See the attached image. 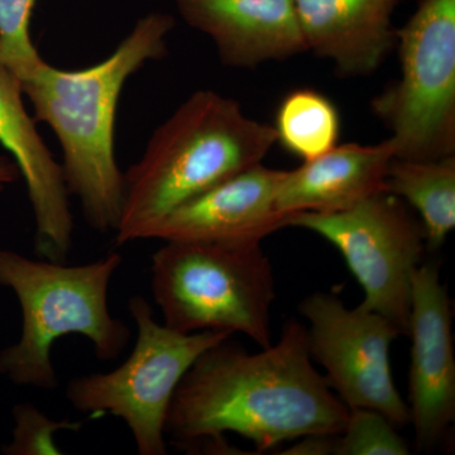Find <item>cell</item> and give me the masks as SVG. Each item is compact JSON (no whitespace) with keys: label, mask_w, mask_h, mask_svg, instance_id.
<instances>
[{"label":"cell","mask_w":455,"mask_h":455,"mask_svg":"<svg viewBox=\"0 0 455 455\" xmlns=\"http://www.w3.org/2000/svg\"><path fill=\"white\" fill-rule=\"evenodd\" d=\"M348 415L314 367L307 329L291 320L259 353L230 338L205 350L173 394L164 433L187 451L235 433L260 453L310 434L339 435Z\"/></svg>","instance_id":"6da1fadb"},{"label":"cell","mask_w":455,"mask_h":455,"mask_svg":"<svg viewBox=\"0 0 455 455\" xmlns=\"http://www.w3.org/2000/svg\"><path fill=\"white\" fill-rule=\"evenodd\" d=\"M172 16L161 12L137 20L104 61L84 70H60L46 61L20 82L37 121L55 132L64 156L66 187L99 233L116 232L124 173L116 158V108L125 83L149 61L167 55Z\"/></svg>","instance_id":"7a4b0ae2"},{"label":"cell","mask_w":455,"mask_h":455,"mask_svg":"<svg viewBox=\"0 0 455 455\" xmlns=\"http://www.w3.org/2000/svg\"><path fill=\"white\" fill-rule=\"evenodd\" d=\"M276 143L271 125L248 118L233 99L199 90L158 125L124 173L116 245L147 239L166 215L262 163Z\"/></svg>","instance_id":"3957f363"},{"label":"cell","mask_w":455,"mask_h":455,"mask_svg":"<svg viewBox=\"0 0 455 455\" xmlns=\"http://www.w3.org/2000/svg\"><path fill=\"white\" fill-rule=\"evenodd\" d=\"M122 263L118 252L68 266L0 248V286L16 295L22 313L20 339L0 350V374L13 385L55 391L51 349L68 334L85 337L99 361L118 358L131 331L110 314L108 292Z\"/></svg>","instance_id":"277c9868"},{"label":"cell","mask_w":455,"mask_h":455,"mask_svg":"<svg viewBox=\"0 0 455 455\" xmlns=\"http://www.w3.org/2000/svg\"><path fill=\"white\" fill-rule=\"evenodd\" d=\"M262 241L164 242L151 259L164 324L180 333H241L271 346L274 269Z\"/></svg>","instance_id":"5b68a950"},{"label":"cell","mask_w":455,"mask_h":455,"mask_svg":"<svg viewBox=\"0 0 455 455\" xmlns=\"http://www.w3.org/2000/svg\"><path fill=\"white\" fill-rule=\"evenodd\" d=\"M136 346L116 370L76 377L66 398L92 418L113 415L127 424L140 455H166L167 414L176 388L205 350L229 339L226 331L185 334L161 324L145 298L132 296Z\"/></svg>","instance_id":"8992f818"},{"label":"cell","mask_w":455,"mask_h":455,"mask_svg":"<svg viewBox=\"0 0 455 455\" xmlns=\"http://www.w3.org/2000/svg\"><path fill=\"white\" fill-rule=\"evenodd\" d=\"M401 77L372 100L392 132L395 157L438 160L455 152V0H420L397 31Z\"/></svg>","instance_id":"52a82bcc"},{"label":"cell","mask_w":455,"mask_h":455,"mask_svg":"<svg viewBox=\"0 0 455 455\" xmlns=\"http://www.w3.org/2000/svg\"><path fill=\"white\" fill-rule=\"evenodd\" d=\"M284 227L310 230L333 244L363 289L362 305L407 335L412 275L423 263L427 241L403 200L381 191L346 211L296 212Z\"/></svg>","instance_id":"ba28073f"},{"label":"cell","mask_w":455,"mask_h":455,"mask_svg":"<svg viewBox=\"0 0 455 455\" xmlns=\"http://www.w3.org/2000/svg\"><path fill=\"white\" fill-rule=\"evenodd\" d=\"M299 311L310 324L311 359L324 368L326 383L347 407L374 410L396 427L409 424V405L395 386L390 359L391 344L403 331L362 304L348 309L334 293H311Z\"/></svg>","instance_id":"9c48e42d"},{"label":"cell","mask_w":455,"mask_h":455,"mask_svg":"<svg viewBox=\"0 0 455 455\" xmlns=\"http://www.w3.org/2000/svg\"><path fill=\"white\" fill-rule=\"evenodd\" d=\"M451 299L435 263L412 275L409 331L410 423L421 451L435 447L455 419V357Z\"/></svg>","instance_id":"30bf717a"},{"label":"cell","mask_w":455,"mask_h":455,"mask_svg":"<svg viewBox=\"0 0 455 455\" xmlns=\"http://www.w3.org/2000/svg\"><path fill=\"white\" fill-rule=\"evenodd\" d=\"M20 80L0 62V143L25 179L36 223L38 259L66 262L73 247L74 218L62 166L27 113Z\"/></svg>","instance_id":"8fae6325"},{"label":"cell","mask_w":455,"mask_h":455,"mask_svg":"<svg viewBox=\"0 0 455 455\" xmlns=\"http://www.w3.org/2000/svg\"><path fill=\"white\" fill-rule=\"evenodd\" d=\"M283 171L262 164L226 180L170 212L147 239L164 242L263 241L284 227L277 209Z\"/></svg>","instance_id":"7c38bea8"},{"label":"cell","mask_w":455,"mask_h":455,"mask_svg":"<svg viewBox=\"0 0 455 455\" xmlns=\"http://www.w3.org/2000/svg\"><path fill=\"white\" fill-rule=\"evenodd\" d=\"M188 26L205 33L221 62L256 68L307 52L293 0H172Z\"/></svg>","instance_id":"4fadbf2b"},{"label":"cell","mask_w":455,"mask_h":455,"mask_svg":"<svg viewBox=\"0 0 455 455\" xmlns=\"http://www.w3.org/2000/svg\"><path fill=\"white\" fill-rule=\"evenodd\" d=\"M398 0H293L307 50L334 62L340 76H364L397 42Z\"/></svg>","instance_id":"5bb4252c"},{"label":"cell","mask_w":455,"mask_h":455,"mask_svg":"<svg viewBox=\"0 0 455 455\" xmlns=\"http://www.w3.org/2000/svg\"><path fill=\"white\" fill-rule=\"evenodd\" d=\"M395 158L391 139L377 145L346 143L283 171L277 209L284 217L296 212H335L352 208L385 191L386 175Z\"/></svg>","instance_id":"9a60e30c"},{"label":"cell","mask_w":455,"mask_h":455,"mask_svg":"<svg viewBox=\"0 0 455 455\" xmlns=\"http://www.w3.org/2000/svg\"><path fill=\"white\" fill-rule=\"evenodd\" d=\"M385 191L419 212L427 251H439L455 227V156L423 161L395 157Z\"/></svg>","instance_id":"2e32d148"},{"label":"cell","mask_w":455,"mask_h":455,"mask_svg":"<svg viewBox=\"0 0 455 455\" xmlns=\"http://www.w3.org/2000/svg\"><path fill=\"white\" fill-rule=\"evenodd\" d=\"M276 142L287 154L310 161L338 145L341 119L337 106L313 89L287 92L275 116Z\"/></svg>","instance_id":"e0dca14e"},{"label":"cell","mask_w":455,"mask_h":455,"mask_svg":"<svg viewBox=\"0 0 455 455\" xmlns=\"http://www.w3.org/2000/svg\"><path fill=\"white\" fill-rule=\"evenodd\" d=\"M37 2L0 0V62L20 83L44 61L29 35V23Z\"/></svg>","instance_id":"ac0fdd59"},{"label":"cell","mask_w":455,"mask_h":455,"mask_svg":"<svg viewBox=\"0 0 455 455\" xmlns=\"http://www.w3.org/2000/svg\"><path fill=\"white\" fill-rule=\"evenodd\" d=\"M386 416L370 409H349L337 436L334 455H409V445Z\"/></svg>","instance_id":"d6986e66"},{"label":"cell","mask_w":455,"mask_h":455,"mask_svg":"<svg viewBox=\"0 0 455 455\" xmlns=\"http://www.w3.org/2000/svg\"><path fill=\"white\" fill-rule=\"evenodd\" d=\"M14 427L12 438L3 445L5 455H60L55 435L62 430L79 431L82 421L68 419L55 420L31 403H18L13 407Z\"/></svg>","instance_id":"ffe728a7"},{"label":"cell","mask_w":455,"mask_h":455,"mask_svg":"<svg viewBox=\"0 0 455 455\" xmlns=\"http://www.w3.org/2000/svg\"><path fill=\"white\" fill-rule=\"evenodd\" d=\"M337 436L331 434H310L296 439L298 442L281 454L287 455H331L337 445Z\"/></svg>","instance_id":"44dd1931"},{"label":"cell","mask_w":455,"mask_h":455,"mask_svg":"<svg viewBox=\"0 0 455 455\" xmlns=\"http://www.w3.org/2000/svg\"><path fill=\"white\" fill-rule=\"evenodd\" d=\"M20 173L13 158L0 156V190L16 182Z\"/></svg>","instance_id":"7402d4cb"}]
</instances>
